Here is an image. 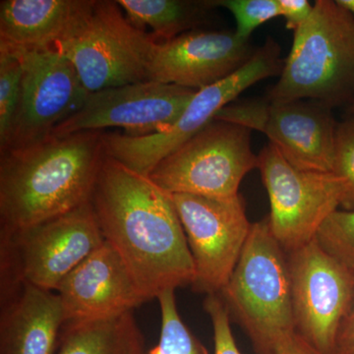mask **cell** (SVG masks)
<instances>
[{"mask_svg": "<svg viewBox=\"0 0 354 354\" xmlns=\"http://www.w3.org/2000/svg\"><path fill=\"white\" fill-rule=\"evenodd\" d=\"M278 354H325L295 334L281 346Z\"/></svg>", "mask_w": 354, "mask_h": 354, "instance_id": "29", "label": "cell"}, {"mask_svg": "<svg viewBox=\"0 0 354 354\" xmlns=\"http://www.w3.org/2000/svg\"><path fill=\"white\" fill-rule=\"evenodd\" d=\"M337 1L354 16V0H337Z\"/></svg>", "mask_w": 354, "mask_h": 354, "instance_id": "30", "label": "cell"}, {"mask_svg": "<svg viewBox=\"0 0 354 354\" xmlns=\"http://www.w3.org/2000/svg\"><path fill=\"white\" fill-rule=\"evenodd\" d=\"M216 120L257 130L283 158L301 171L333 172L335 122L330 109L316 102L252 100L230 104Z\"/></svg>", "mask_w": 354, "mask_h": 354, "instance_id": "10", "label": "cell"}, {"mask_svg": "<svg viewBox=\"0 0 354 354\" xmlns=\"http://www.w3.org/2000/svg\"><path fill=\"white\" fill-rule=\"evenodd\" d=\"M353 97L354 16L337 0H317L266 99L309 100L332 109Z\"/></svg>", "mask_w": 354, "mask_h": 354, "instance_id": "4", "label": "cell"}, {"mask_svg": "<svg viewBox=\"0 0 354 354\" xmlns=\"http://www.w3.org/2000/svg\"><path fill=\"white\" fill-rule=\"evenodd\" d=\"M279 3L286 28L293 32L308 20L314 8L308 0H279Z\"/></svg>", "mask_w": 354, "mask_h": 354, "instance_id": "27", "label": "cell"}, {"mask_svg": "<svg viewBox=\"0 0 354 354\" xmlns=\"http://www.w3.org/2000/svg\"><path fill=\"white\" fill-rule=\"evenodd\" d=\"M64 325L55 291L25 281L2 288L0 354H55Z\"/></svg>", "mask_w": 354, "mask_h": 354, "instance_id": "17", "label": "cell"}, {"mask_svg": "<svg viewBox=\"0 0 354 354\" xmlns=\"http://www.w3.org/2000/svg\"><path fill=\"white\" fill-rule=\"evenodd\" d=\"M127 19L142 30L150 27L155 41H169L193 31L209 11L215 0H118Z\"/></svg>", "mask_w": 354, "mask_h": 354, "instance_id": "20", "label": "cell"}, {"mask_svg": "<svg viewBox=\"0 0 354 354\" xmlns=\"http://www.w3.org/2000/svg\"><path fill=\"white\" fill-rule=\"evenodd\" d=\"M204 309L211 319L214 330V354H242L237 348L232 328L228 310L220 295H208L204 300Z\"/></svg>", "mask_w": 354, "mask_h": 354, "instance_id": "26", "label": "cell"}, {"mask_svg": "<svg viewBox=\"0 0 354 354\" xmlns=\"http://www.w3.org/2000/svg\"><path fill=\"white\" fill-rule=\"evenodd\" d=\"M255 51L250 41L235 32L193 30L169 41H157L149 80L202 90L239 71Z\"/></svg>", "mask_w": 354, "mask_h": 354, "instance_id": "15", "label": "cell"}, {"mask_svg": "<svg viewBox=\"0 0 354 354\" xmlns=\"http://www.w3.org/2000/svg\"><path fill=\"white\" fill-rule=\"evenodd\" d=\"M251 133L242 125L214 120L162 158L149 177L171 195L237 196L244 177L258 169Z\"/></svg>", "mask_w": 354, "mask_h": 354, "instance_id": "7", "label": "cell"}, {"mask_svg": "<svg viewBox=\"0 0 354 354\" xmlns=\"http://www.w3.org/2000/svg\"><path fill=\"white\" fill-rule=\"evenodd\" d=\"M316 241L354 274V209H335L319 228Z\"/></svg>", "mask_w": 354, "mask_h": 354, "instance_id": "22", "label": "cell"}, {"mask_svg": "<svg viewBox=\"0 0 354 354\" xmlns=\"http://www.w3.org/2000/svg\"><path fill=\"white\" fill-rule=\"evenodd\" d=\"M288 264L297 334L321 353L333 354L354 302V274L316 239L288 253Z\"/></svg>", "mask_w": 354, "mask_h": 354, "instance_id": "11", "label": "cell"}, {"mask_svg": "<svg viewBox=\"0 0 354 354\" xmlns=\"http://www.w3.org/2000/svg\"><path fill=\"white\" fill-rule=\"evenodd\" d=\"M104 241L127 264L147 301L192 286L195 268L171 195L104 156L90 199Z\"/></svg>", "mask_w": 354, "mask_h": 354, "instance_id": "1", "label": "cell"}, {"mask_svg": "<svg viewBox=\"0 0 354 354\" xmlns=\"http://www.w3.org/2000/svg\"><path fill=\"white\" fill-rule=\"evenodd\" d=\"M333 354H354V302L337 332Z\"/></svg>", "mask_w": 354, "mask_h": 354, "instance_id": "28", "label": "cell"}, {"mask_svg": "<svg viewBox=\"0 0 354 354\" xmlns=\"http://www.w3.org/2000/svg\"><path fill=\"white\" fill-rule=\"evenodd\" d=\"M215 6L234 15L235 34L246 41L261 25L281 16L279 0H215Z\"/></svg>", "mask_w": 354, "mask_h": 354, "instance_id": "24", "label": "cell"}, {"mask_svg": "<svg viewBox=\"0 0 354 354\" xmlns=\"http://www.w3.org/2000/svg\"><path fill=\"white\" fill-rule=\"evenodd\" d=\"M65 324L111 318L146 302L120 253L104 241L55 291Z\"/></svg>", "mask_w": 354, "mask_h": 354, "instance_id": "16", "label": "cell"}, {"mask_svg": "<svg viewBox=\"0 0 354 354\" xmlns=\"http://www.w3.org/2000/svg\"><path fill=\"white\" fill-rule=\"evenodd\" d=\"M281 48L268 38L239 71L221 82L197 91L178 120L158 134L130 137L124 133L104 132V150L132 171L148 176L162 160L209 124L221 109L256 83L279 75L283 67Z\"/></svg>", "mask_w": 354, "mask_h": 354, "instance_id": "8", "label": "cell"}, {"mask_svg": "<svg viewBox=\"0 0 354 354\" xmlns=\"http://www.w3.org/2000/svg\"><path fill=\"white\" fill-rule=\"evenodd\" d=\"M196 92L149 80L90 93L82 108L58 125L51 136L109 127L122 128L130 137L158 134L178 120Z\"/></svg>", "mask_w": 354, "mask_h": 354, "instance_id": "14", "label": "cell"}, {"mask_svg": "<svg viewBox=\"0 0 354 354\" xmlns=\"http://www.w3.org/2000/svg\"><path fill=\"white\" fill-rule=\"evenodd\" d=\"M174 291L165 290L157 297L162 315L160 341L148 354H208L179 315Z\"/></svg>", "mask_w": 354, "mask_h": 354, "instance_id": "21", "label": "cell"}, {"mask_svg": "<svg viewBox=\"0 0 354 354\" xmlns=\"http://www.w3.org/2000/svg\"><path fill=\"white\" fill-rule=\"evenodd\" d=\"M218 295L258 354H278L297 334L288 253L272 234L268 216L252 223L239 262Z\"/></svg>", "mask_w": 354, "mask_h": 354, "instance_id": "3", "label": "cell"}, {"mask_svg": "<svg viewBox=\"0 0 354 354\" xmlns=\"http://www.w3.org/2000/svg\"><path fill=\"white\" fill-rule=\"evenodd\" d=\"M193 263L198 292L218 295L239 262L252 223L241 195L216 199L172 194Z\"/></svg>", "mask_w": 354, "mask_h": 354, "instance_id": "12", "label": "cell"}, {"mask_svg": "<svg viewBox=\"0 0 354 354\" xmlns=\"http://www.w3.org/2000/svg\"><path fill=\"white\" fill-rule=\"evenodd\" d=\"M351 118L354 120V97L353 99L351 100Z\"/></svg>", "mask_w": 354, "mask_h": 354, "instance_id": "31", "label": "cell"}, {"mask_svg": "<svg viewBox=\"0 0 354 354\" xmlns=\"http://www.w3.org/2000/svg\"><path fill=\"white\" fill-rule=\"evenodd\" d=\"M258 169L271 206L270 227L286 253L315 239L324 221L342 206L344 188L339 176L298 169L271 143L258 155Z\"/></svg>", "mask_w": 354, "mask_h": 354, "instance_id": "9", "label": "cell"}, {"mask_svg": "<svg viewBox=\"0 0 354 354\" xmlns=\"http://www.w3.org/2000/svg\"><path fill=\"white\" fill-rule=\"evenodd\" d=\"M157 41L123 15L118 1L94 0L69 38L55 50L73 64L88 93L149 81Z\"/></svg>", "mask_w": 354, "mask_h": 354, "instance_id": "5", "label": "cell"}, {"mask_svg": "<svg viewBox=\"0 0 354 354\" xmlns=\"http://www.w3.org/2000/svg\"><path fill=\"white\" fill-rule=\"evenodd\" d=\"M94 0H2L0 44L23 50H55L82 22Z\"/></svg>", "mask_w": 354, "mask_h": 354, "instance_id": "18", "label": "cell"}, {"mask_svg": "<svg viewBox=\"0 0 354 354\" xmlns=\"http://www.w3.org/2000/svg\"><path fill=\"white\" fill-rule=\"evenodd\" d=\"M104 242L90 201L64 215L1 234V288L25 281L57 291Z\"/></svg>", "mask_w": 354, "mask_h": 354, "instance_id": "6", "label": "cell"}, {"mask_svg": "<svg viewBox=\"0 0 354 354\" xmlns=\"http://www.w3.org/2000/svg\"><path fill=\"white\" fill-rule=\"evenodd\" d=\"M104 132L50 136L1 153V234L64 215L90 201L106 156Z\"/></svg>", "mask_w": 354, "mask_h": 354, "instance_id": "2", "label": "cell"}, {"mask_svg": "<svg viewBox=\"0 0 354 354\" xmlns=\"http://www.w3.org/2000/svg\"><path fill=\"white\" fill-rule=\"evenodd\" d=\"M8 48L20 57L23 76L17 111L0 153L48 139L90 94L75 67L58 51Z\"/></svg>", "mask_w": 354, "mask_h": 354, "instance_id": "13", "label": "cell"}, {"mask_svg": "<svg viewBox=\"0 0 354 354\" xmlns=\"http://www.w3.org/2000/svg\"><path fill=\"white\" fill-rule=\"evenodd\" d=\"M23 64L20 57L0 46V149L6 145L19 102Z\"/></svg>", "mask_w": 354, "mask_h": 354, "instance_id": "23", "label": "cell"}, {"mask_svg": "<svg viewBox=\"0 0 354 354\" xmlns=\"http://www.w3.org/2000/svg\"><path fill=\"white\" fill-rule=\"evenodd\" d=\"M333 172L344 183L342 206L354 209V120L344 121L337 127Z\"/></svg>", "mask_w": 354, "mask_h": 354, "instance_id": "25", "label": "cell"}, {"mask_svg": "<svg viewBox=\"0 0 354 354\" xmlns=\"http://www.w3.org/2000/svg\"><path fill=\"white\" fill-rule=\"evenodd\" d=\"M55 354H144V337L132 312L66 323Z\"/></svg>", "mask_w": 354, "mask_h": 354, "instance_id": "19", "label": "cell"}]
</instances>
